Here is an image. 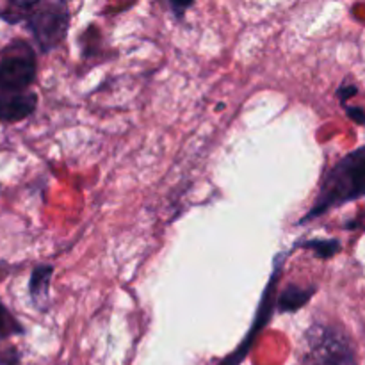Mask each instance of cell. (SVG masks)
Segmentation results:
<instances>
[{
	"mask_svg": "<svg viewBox=\"0 0 365 365\" xmlns=\"http://www.w3.org/2000/svg\"><path fill=\"white\" fill-rule=\"evenodd\" d=\"M360 196H365V146L339 160L324 175L319 195L309 212L299 220V225L317 220L328 210L337 209Z\"/></svg>",
	"mask_w": 365,
	"mask_h": 365,
	"instance_id": "obj_1",
	"label": "cell"
},
{
	"mask_svg": "<svg viewBox=\"0 0 365 365\" xmlns=\"http://www.w3.org/2000/svg\"><path fill=\"white\" fill-rule=\"evenodd\" d=\"M38 61L34 48L24 39H14L0 50V95L27 93L34 82Z\"/></svg>",
	"mask_w": 365,
	"mask_h": 365,
	"instance_id": "obj_2",
	"label": "cell"
},
{
	"mask_svg": "<svg viewBox=\"0 0 365 365\" xmlns=\"http://www.w3.org/2000/svg\"><path fill=\"white\" fill-rule=\"evenodd\" d=\"M307 365H356L344 331L330 324H314L307 331Z\"/></svg>",
	"mask_w": 365,
	"mask_h": 365,
	"instance_id": "obj_3",
	"label": "cell"
},
{
	"mask_svg": "<svg viewBox=\"0 0 365 365\" xmlns=\"http://www.w3.org/2000/svg\"><path fill=\"white\" fill-rule=\"evenodd\" d=\"M29 31L43 52L57 48L70 25L66 2H34L25 16Z\"/></svg>",
	"mask_w": 365,
	"mask_h": 365,
	"instance_id": "obj_4",
	"label": "cell"
},
{
	"mask_svg": "<svg viewBox=\"0 0 365 365\" xmlns=\"http://www.w3.org/2000/svg\"><path fill=\"white\" fill-rule=\"evenodd\" d=\"M280 262H282V255H278V259L274 260V267H273V277H271L269 284H267L266 292L262 296V302L259 305V312H257V323H253L252 330L250 334L246 335L245 342L237 348V351L232 353L228 359H225L223 362H220L217 365H239L245 360V356L248 355L250 348H252L253 341L257 339V335L260 334V330L264 328V324L267 323V319H271V314H273V307L277 303L274 299V291H277V280H278V274H280Z\"/></svg>",
	"mask_w": 365,
	"mask_h": 365,
	"instance_id": "obj_5",
	"label": "cell"
},
{
	"mask_svg": "<svg viewBox=\"0 0 365 365\" xmlns=\"http://www.w3.org/2000/svg\"><path fill=\"white\" fill-rule=\"evenodd\" d=\"M38 96L34 93H18V95H0V121L14 123L25 120L34 113Z\"/></svg>",
	"mask_w": 365,
	"mask_h": 365,
	"instance_id": "obj_6",
	"label": "cell"
},
{
	"mask_svg": "<svg viewBox=\"0 0 365 365\" xmlns=\"http://www.w3.org/2000/svg\"><path fill=\"white\" fill-rule=\"evenodd\" d=\"M53 267L52 266H38L31 274V282H29V292H31L32 303L38 309L45 310L46 303H48V291H50V280H52Z\"/></svg>",
	"mask_w": 365,
	"mask_h": 365,
	"instance_id": "obj_7",
	"label": "cell"
},
{
	"mask_svg": "<svg viewBox=\"0 0 365 365\" xmlns=\"http://www.w3.org/2000/svg\"><path fill=\"white\" fill-rule=\"evenodd\" d=\"M316 294V287H302V285H287L277 299L278 312H294L309 303Z\"/></svg>",
	"mask_w": 365,
	"mask_h": 365,
	"instance_id": "obj_8",
	"label": "cell"
},
{
	"mask_svg": "<svg viewBox=\"0 0 365 365\" xmlns=\"http://www.w3.org/2000/svg\"><path fill=\"white\" fill-rule=\"evenodd\" d=\"M296 246H299L303 250H310L319 259H331L341 250V245H339L337 239H328V241H324V239H312V241L299 242Z\"/></svg>",
	"mask_w": 365,
	"mask_h": 365,
	"instance_id": "obj_9",
	"label": "cell"
},
{
	"mask_svg": "<svg viewBox=\"0 0 365 365\" xmlns=\"http://www.w3.org/2000/svg\"><path fill=\"white\" fill-rule=\"evenodd\" d=\"M24 334V328L21 324L14 319L13 314L4 307V303L0 302V344L4 341H7L13 335H21Z\"/></svg>",
	"mask_w": 365,
	"mask_h": 365,
	"instance_id": "obj_10",
	"label": "cell"
},
{
	"mask_svg": "<svg viewBox=\"0 0 365 365\" xmlns=\"http://www.w3.org/2000/svg\"><path fill=\"white\" fill-rule=\"evenodd\" d=\"M346 113L349 114L351 120H355L359 125H365V110L360 107H346Z\"/></svg>",
	"mask_w": 365,
	"mask_h": 365,
	"instance_id": "obj_11",
	"label": "cell"
},
{
	"mask_svg": "<svg viewBox=\"0 0 365 365\" xmlns=\"http://www.w3.org/2000/svg\"><path fill=\"white\" fill-rule=\"evenodd\" d=\"M337 95L339 98H341V102H346V100H349V96L356 95V88L355 86H341Z\"/></svg>",
	"mask_w": 365,
	"mask_h": 365,
	"instance_id": "obj_12",
	"label": "cell"
},
{
	"mask_svg": "<svg viewBox=\"0 0 365 365\" xmlns=\"http://www.w3.org/2000/svg\"><path fill=\"white\" fill-rule=\"evenodd\" d=\"M191 6H192V2H187V4H184V2H182V4H178V2H171V4H170V9L173 11L175 16L180 18L182 14L185 13V9H187V7H191Z\"/></svg>",
	"mask_w": 365,
	"mask_h": 365,
	"instance_id": "obj_13",
	"label": "cell"
},
{
	"mask_svg": "<svg viewBox=\"0 0 365 365\" xmlns=\"http://www.w3.org/2000/svg\"><path fill=\"white\" fill-rule=\"evenodd\" d=\"M63 365H66V364H63Z\"/></svg>",
	"mask_w": 365,
	"mask_h": 365,
	"instance_id": "obj_14",
	"label": "cell"
}]
</instances>
